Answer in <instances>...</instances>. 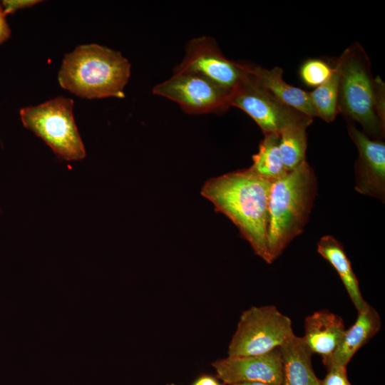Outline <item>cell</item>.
I'll use <instances>...</instances> for the list:
<instances>
[{"label":"cell","instance_id":"cell-1","mask_svg":"<svg viewBox=\"0 0 385 385\" xmlns=\"http://www.w3.org/2000/svg\"><path fill=\"white\" fill-rule=\"evenodd\" d=\"M271 183L250 168L211 178L201 190V195L236 225L255 254L269 264L268 200Z\"/></svg>","mask_w":385,"mask_h":385},{"label":"cell","instance_id":"cell-2","mask_svg":"<svg viewBox=\"0 0 385 385\" xmlns=\"http://www.w3.org/2000/svg\"><path fill=\"white\" fill-rule=\"evenodd\" d=\"M131 66L120 52L96 44L66 53L58 75L65 90L87 99L124 98Z\"/></svg>","mask_w":385,"mask_h":385},{"label":"cell","instance_id":"cell-3","mask_svg":"<svg viewBox=\"0 0 385 385\" xmlns=\"http://www.w3.org/2000/svg\"><path fill=\"white\" fill-rule=\"evenodd\" d=\"M317 194V178L307 161L271 183L267 245L270 263L303 232Z\"/></svg>","mask_w":385,"mask_h":385},{"label":"cell","instance_id":"cell-4","mask_svg":"<svg viewBox=\"0 0 385 385\" xmlns=\"http://www.w3.org/2000/svg\"><path fill=\"white\" fill-rule=\"evenodd\" d=\"M338 112L358 122L366 135L376 140L384 136V83L373 78L364 48L353 43L343 52Z\"/></svg>","mask_w":385,"mask_h":385},{"label":"cell","instance_id":"cell-5","mask_svg":"<svg viewBox=\"0 0 385 385\" xmlns=\"http://www.w3.org/2000/svg\"><path fill=\"white\" fill-rule=\"evenodd\" d=\"M73 101L58 96L35 106L22 108L24 126L41 138L60 158L68 161L86 157V150L76 125Z\"/></svg>","mask_w":385,"mask_h":385},{"label":"cell","instance_id":"cell-6","mask_svg":"<svg viewBox=\"0 0 385 385\" xmlns=\"http://www.w3.org/2000/svg\"><path fill=\"white\" fill-rule=\"evenodd\" d=\"M294 334L289 317L275 306L243 312L228 346V356L262 354L279 347Z\"/></svg>","mask_w":385,"mask_h":385},{"label":"cell","instance_id":"cell-7","mask_svg":"<svg viewBox=\"0 0 385 385\" xmlns=\"http://www.w3.org/2000/svg\"><path fill=\"white\" fill-rule=\"evenodd\" d=\"M153 93L175 101L188 113L203 114L226 111L232 92L199 74L174 71L171 77L153 87Z\"/></svg>","mask_w":385,"mask_h":385},{"label":"cell","instance_id":"cell-8","mask_svg":"<svg viewBox=\"0 0 385 385\" xmlns=\"http://www.w3.org/2000/svg\"><path fill=\"white\" fill-rule=\"evenodd\" d=\"M230 105L250 115L264 135L279 134L287 125L309 117L279 101L250 74L232 91Z\"/></svg>","mask_w":385,"mask_h":385},{"label":"cell","instance_id":"cell-9","mask_svg":"<svg viewBox=\"0 0 385 385\" xmlns=\"http://www.w3.org/2000/svg\"><path fill=\"white\" fill-rule=\"evenodd\" d=\"M174 71L199 74L230 92L248 75L244 63L227 58L215 40L210 36L190 40L183 61Z\"/></svg>","mask_w":385,"mask_h":385},{"label":"cell","instance_id":"cell-10","mask_svg":"<svg viewBox=\"0 0 385 385\" xmlns=\"http://www.w3.org/2000/svg\"><path fill=\"white\" fill-rule=\"evenodd\" d=\"M348 132L356 145L359 157L355 163V190L365 195L385 197V144L381 140H371L352 123Z\"/></svg>","mask_w":385,"mask_h":385},{"label":"cell","instance_id":"cell-11","mask_svg":"<svg viewBox=\"0 0 385 385\" xmlns=\"http://www.w3.org/2000/svg\"><path fill=\"white\" fill-rule=\"evenodd\" d=\"M212 365L217 377L230 385L251 381L282 385V359L279 347L262 354L227 356Z\"/></svg>","mask_w":385,"mask_h":385},{"label":"cell","instance_id":"cell-12","mask_svg":"<svg viewBox=\"0 0 385 385\" xmlns=\"http://www.w3.org/2000/svg\"><path fill=\"white\" fill-rule=\"evenodd\" d=\"M381 317L377 311L368 302L358 312V316L348 329H346L334 352L328 358L322 359L329 369L334 366H347L353 356L368 343L380 330Z\"/></svg>","mask_w":385,"mask_h":385},{"label":"cell","instance_id":"cell-13","mask_svg":"<svg viewBox=\"0 0 385 385\" xmlns=\"http://www.w3.org/2000/svg\"><path fill=\"white\" fill-rule=\"evenodd\" d=\"M244 65L247 73L279 101L312 118L317 117L309 93L287 83L281 68L268 69L251 63Z\"/></svg>","mask_w":385,"mask_h":385},{"label":"cell","instance_id":"cell-14","mask_svg":"<svg viewBox=\"0 0 385 385\" xmlns=\"http://www.w3.org/2000/svg\"><path fill=\"white\" fill-rule=\"evenodd\" d=\"M346 329L343 319L328 310L314 312L304 320V342L322 359L329 357L339 346Z\"/></svg>","mask_w":385,"mask_h":385},{"label":"cell","instance_id":"cell-15","mask_svg":"<svg viewBox=\"0 0 385 385\" xmlns=\"http://www.w3.org/2000/svg\"><path fill=\"white\" fill-rule=\"evenodd\" d=\"M282 385H321L312 366V353L302 337L294 334L279 346Z\"/></svg>","mask_w":385,"mask_h":385},{"label":"cell","instance_id":"cell-16","mask_svg":"<svg viewBox=\"0 0 385 385\" xmlns=\"http://www.w3.org/2000/svg\"><path fill=\"white\" fill-rule=\"evenodd\" d=\"M317 252L335 269L357 312L361 310L366 302L342 245L333 236L325 235L317 243Z\"/></svg>","mask_w":385,"mask_h":385},{"label":"cell","instance_id":"cell-17","mask_svg":"<svg viewBox=\"0 0 385 385\" xmlns=\"http://www.w3.org/2000/svg\"><path fill=\"white\" fill-rule=\"evenodd\" d=\"M313 118H306L287 125L279 133V149L284 167L290 171L306 161V129Z\"/></svg>","mask_w":385,"mask_h":385},{"label":"cell","instance_id":"cell-18","mask_svg":"<svg viewBox=\"0 0 385 385\" xmlns=\"http://www.w3.org/2000/svg\"><path fill=\"white\" fill-rule=\"evenodd\" d=\"M278 133L264 135L258 152L252 156L250 168L261 177L273 182L289 171L284 167L279 149Z\"/></svg>","mask_w":385,"mask_h":385},{"label":"cell","instance_id":"cell-19","mask_svg":"<svg viewBox=\"0 0 385 385\" xmlns=\"http://www.w3.org/2000/svg\"><path fill=\"white\" fill-rule=\"evenodd\" d=\"M343 60L342 53L329 78L309 93L317 117L328 123L332 122L339 113L338 98Z\"/></svg>","mask_w":385,"mask_h":385},{"label":"cell","instance_id":"cell-20","mask_svg":"<svg viewBox=\"0 0 385 385\" xmlns=\"http://www.w3.org/2000/svg\"><path fill=\"white\" fill-rule=\"evenodd\" d=\"M333 71L327 63L321 59L306 61L301 66L299 74L302 81L309 86H317L324 83Z\"/></svg>","mask_w":385,"mask_h":385},{"label":"cell","instance_id":"cell-21","mask_svg":"<svg viewBox=\"0 0 385 385\" xmlns=\"http://www.w3.org/2000/svg\"><path fill=\"white\" fill-rule=\"evenodd\" d=\"M327 370L325 377L320 380L321 385H352L348 379L346 366H334Z\"/></svg>","mask_w":385,"mask_h":385},{"label":"cell","instance_id":"cell-22","mask_svg":"<svg viewBox=\"0 0 385 385\" xmlns=\"http://www.w3.org/2000/svg\"><path fill=\"white\" fill-rule=\"evenodd\" d=\"M41 1L38 0H4L1 3L5 15L11 14L17 10L31 8Z\"/></svg>","mask_w":385,"mask_h":385},{"label":"cell","instance_id":"cell-23","mask_svg":"<svg viewBox=\"0 0 385 385\" xmlns=\"http://www.w3.org/2000/svg\"><path fill=\"white\" fill-rule=\"evenodd\" d=\"M10 36L11 29L6 20V15L0 4V44L7 41Z\"/></svg>","mask_w":385,"mask_h":385},{"label":"cell","instance_id":"cell-24","mask_svg":"<svg viewBox=\"0 0 385 385\" xmlns=\"http://www.w3.org/2000/svg\"><path fill=\"white\" fill-rule=\"evenodd\" d=\"M192 385H221L215 378L209 375L200 376Z\"/></svg>","mask_w":385,"mask_h":385},{"label":"cell","instance_id":"cell-25","mask_svg":"<svg viewBox=\"0 0 385 385\" xmlns=\"http://www.w3.org/2000/svg\"><path fill=\"white\" fill-rule=\"evenodd\" d=\"M232 385H271V384L262 383V382H258V381H251V382L237 383V384H234Z\"/></svg>","mask_w":385,"mask_h":385},{"label":"cell","instance_id":"cell-26","mask_svg":"<svg viewBox=\"0 0 385 385\" xmlns=\"http://www.w3.org/2000/svg\"><path fill=\"white\" fill-rule=\"evenodd\" d=\"M167 385H176V384H167Z\"/></svg>","mask_w":385,"mask_h":385}]
</instances>
